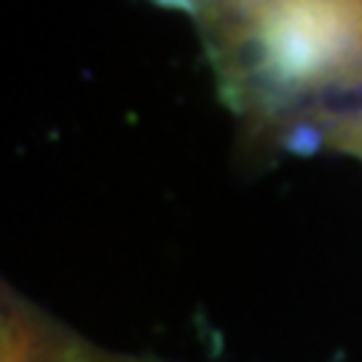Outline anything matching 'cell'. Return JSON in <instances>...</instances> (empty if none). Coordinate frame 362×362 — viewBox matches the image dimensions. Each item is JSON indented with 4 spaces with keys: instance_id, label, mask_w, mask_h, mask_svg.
<instances>
[{
    "instance_id": "1",
    "label": "cell",
    "mask_w": 362,
    "mask_h": 362,
    "mask_svg": "<svg viewBox=\"0 0 362 362\" xmlns=\"http://www.w3.org/2000/svg\"><path fill=\"white\" fill-rule=\"evenodd\" d=\"M3 362H148L118 357L59 330L35 317L16 298H6L3 317Z\"/></svg>"
},
{
    "instance_id": "2",
    "label": "cell",
    "mask_w": 362,
    "mask_h": 362,
    "mask_svg": "<svg viewBox=\"0 0 362 362\" xmlns=\"http://www.w3.org/2000/svg\"><path fill=\"white\" fill-rule=\"evenodd\" d=\"M317 140L362 161V110L327 121L322 129L317 132Z\"/></svg>"
}]
</instances>
